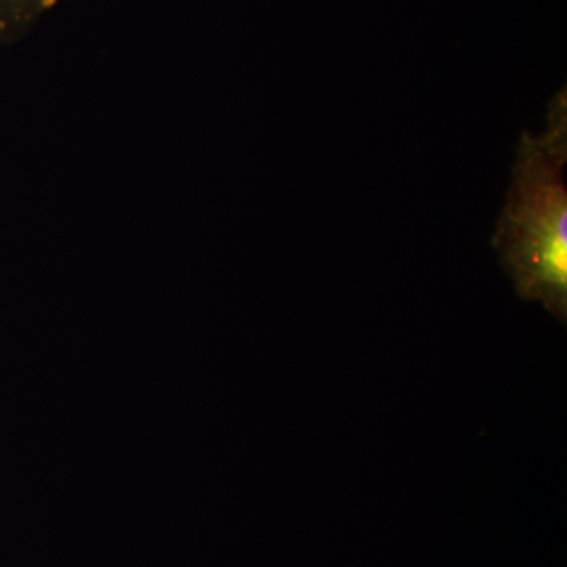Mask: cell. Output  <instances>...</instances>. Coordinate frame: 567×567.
I'll list each match as a JSON object with an SVG mask.
<instances>
[{"mask_svg":"<svg viewBox=\"0 0 567 567\" xmlns=\"http://www.w3.org/2000/svg\"><path fill=\"white\" fill-rule=\"evenodd\" d=\"M567 92L548 102L539 134L522 133L492 245L518 295L567 315Z\"/></svg>","mask_w":567,"mask_h":567,"instance_id":"obj_1","label":"cell"},{"mask_svg":"<svg viewBox=\"0 0 567 567\" xmlns=\"http://www.w3.org/2000/svg\"><path fill=\"white\" fill-rule=\"evenodd\" d=\"M69 0H0V40H14L31 31L48 11Z\"/></svg>","mask_w":567,"mask_h":567,"instance_id":"obj_2","label":"cell"}]
</instances>
